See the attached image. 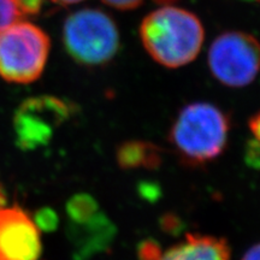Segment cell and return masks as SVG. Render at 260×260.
Here are the masks:
<instances>
[{
    "mask_svg": "<svg viewBox=\"0 0 260 260\" xmlns=\"http://www.w3.org/2000/svg\"><path fill=\"white\" fill-rule=\"evenodd\" d=\"M102 2L118 10H133L141 5L144 0H102Z\"/></svg>",
    "mask_w": 260,
    "mask_h": 260,
    "instance_id": "14",
    "label": "cell"
},
{
    "mask_svg": "<svg viewBox=\"0 0 260 260\" xmlns=\"http://www.w3.org/2000/svg\"><path fill=\"white\" fill-rule=\"evenodd\" d=\"M68 217L70 222L77 223L82 222L93 217L94 214L99 212L96 201L92 197L87 194L75 195L67 206Z\"/></svg>",
    "mask_w": 260,
    "mask_h": 260,
    "instance_id": "11",
    "label": "cell"
},
{
    "mask_svg": "<svg viewBox=\"0 0 260 260\" xmlns=\"http://www.w3.org/2000/svg\"><path fill=\"white\" fill-rule=\"evenodd\" d=\"M249 130L254 135L255 142H258L260 145V112H258L249 119Z\"/></svg>",
    "mask_w": 260,
    "mask_h": 260,
    "instance_id": "15",
    "label": "cell"
},
{
    "mask_svg": "<svg viewBox=\"0 0 260 260\" xmlns=\"http://www.w3.org/2000/svg\"><path fill=\"white\" fill-rule=\"evenodd\" d=\"M71 233L74 234L75 245L80 254L87 255L90 252L105 248L115 234V228L103 213L98 212L88 219L73 223Z\"/></svg>",
    "mask_w": 260,
    "mask_h": 260,
    "instance_id": "9",
    "label": "cell"
},
{
    "mask_svg": "<svg viewBox=\"0 0 260 260\" xmlns=\"http://www.w3.org/2000/svg\"><path fill=\"white\" fill-rule=\"evenodd\" d=\"M50 38L29 22H16L0 30V76L15 83L38 80L46 65Z\"/></svg>",
    "mask_w": 260,
    "mask_h": 260,
    "instance_id": "4",
    "label": "cell"
},
{
    "mask_svg": "<svg viewBox=\"0 0 260 260\" xmlns=\"http://www.w3.org/2000/svg\"><path fill=\"white\" fill-rule=\"evenodd\" d=\"M22 14L16 0H0V30L18 22Z\"/></svg>",
    "mask_w": 260,
    "mask_h": 260,
    "instance_id": "12",
    "label": "cell"
},
{
    "mask_svg": "<svg viewBox=\"0 0 260 260\" xmlns=\"http://www.w3.org/2000/svg\"><path fill=\"white\" fill-rule=\"evenodd\" d=\"M209 67L224 86H248L260 71V42L243 31L224 32L211 45Z\"/></svg>",
    "mask_w": 260,
    "mask_h": 260,
    "instance_id": "5",
    "label": "cell"
},
{
    "mask_svg": "<svg viewBox=\"0 0 260 260\" xmlns=\"http://www.w3.org/2000/svg\"><path fill=\"white\" fill-rule=\"evenodd\" d=\"M241 260H260V243L252 246L245 253V255L242 256Z\"/></svg>",
    "mask_w": 260,
    "mask_h": 260,
    "instance_id": "16",
    "label": "cell"
},
{
    "mask_svg": "<svg viewBox=\"0 0 260 260\" xmlns=\"http://www.w3.org/2000/svg\"><path fill=\"white\" fill-rule=\"evenodd\" d=\"M52 2L59 5H73V4H77V3L82 2V0H52Z\"/></svg>",
    "mask_w": 260,
    "mask_h": 260,
    "instance_id": "17",
    "label": "cell"
},
{
    "mask_svg": "<svg viewBox=\"0 0 260 260\" xmlns=\"http://www.w3.org/2000/svg\"><path fill=\"white\" fill-rule=\"evenodd\" d=\"M204 35V27L197 16L172 6L151 12L140 25V38L146 51L170 69L183 67L197 58Z\"/></svg>",
    "mask_w": 260,
    "mask_h": 260,
    "instance_id": "1",
    "label": "cell"
},
{
    "mask_svg": "<svg viewBox=\"0 0 260 260\" xmlns=\"http://www.w3.org/2000/svg\"><path fill=\"white\" fill-rule=\"evenodd\" d=\"M70 116V106L54 96H39L22 104L15 117L18 145L24 149L46 145L61 123Z\"/></svg>",
    "mask_w": 260,
    "mask_h": 260,
    "instance_id": "6",
    "label": "cell"
},
{
    "mask_svg": "<svg viewBox=\"0 0 260 260\" xmlns=\"http://www.w3.org/2000/svg\"><path fill=\"white\" fill-rule=\"evenodd\" d=\"M161 2H165V0H161Z\"/></svg>",
    "mask_w": 260,
    "mask_h": 260,
    "instance_id": "18",
    "label": "cell"
},
{
    "mask_svg": "<svg viewBox=\"0 0 260 260\" xmlns=\"http://www.w3.org/2000/svg\"><path fill=\"white\" fill-rule=\"evenodd\" d=\"M154 260H230V249L219 237L189 234L183 241L159 253Z\"/></svg>",
    "mask_w": 260,
    "mask_h": 260,
    "instance_id": "8",
    "label": "cell"
},
{
    "mask_svg": "<svg viewBox=\"0 0 260 260\" xmlns=\"http://www.w3.org/2000/svg\"><path fill=\"white\" fill-rule=\"evenodd\" d=\"M34 222L37 223V225L40 230H53L57 226L58 217L52 210L45 209L39 212L37 218L34 219Z\"/></svg>",
    "mask_w": 260,
    "mask_h": 260,
    "instance_id": "13",
    "label": "cell"
},
{
    "mask_svg": "<svg viewBox=\"0 0 260 260\" xmlns=\"http://www.w3.org/2000/svg\"><path fill=\"white\" fill-rule=\"evenodd\" d=\"M40 229L18 206H0V260H39Z\"/></svg>",
    "mask_w": 260,
    "mask_h": 260,
    "instance_id": "7",
    "label": "cell"
},
{
    "mask_svg": "<svg viewBox=\"0 0 260 260\" xmlns=\"http://www.w3.org/2000/svg\"><path fill=\"white\" fill-rule=\"evenodd\" d=\"M63 41L69 56L88 67L111 60L119 47V32L113 19L96 9H83L67 18Z\"/></svg>",
    "mask_w": 260,
    "mask_h": 260,
    "instance_id": "3",
    "label": "cell"
},
{
    "mask_svg": "<svg viewBox=\"0 0 260 260\" xmlns=\"http://www.w3.org/2000/svg\"><path fill=\"white\" fill-rule=\"evenodd\" d=\"M117 160L125 169L155 168L160 161L158 148L141 141L126 142L118 149Z\"/></svg>",
    "mask_w": 260,
    "mask_h": 260,
    "instance_id": "10",
    "label": "cell"
},
{
    "mask_svg": "<svg viewBox=\"0 0 260 260\" xmlns=\"http://www.w3.org/2000/svg\"><path fill=\"white\" fill-rule=\"evenodd\" d=\"M228 135V117L209 103H194L182 109L170 132L172 145L193 164H205L219 157Z\"/></svg>",
    "mask_w": 260,
    "mask_h": 260,
    "instance_id": "2",
    "label": "cell"
}]
</instances>
